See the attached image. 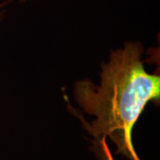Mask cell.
Here are the masks:
<instances>
[{
	"label": "cell",
	"mask_w": 160,
	"mask_h": 160,
	"mask_svg": "<svg viewBox=\"0 0 160 160\" xmlns=\"http://www.w3.org/2000/svg\"><path fill=\"white\" fill-rule=\"evenodd\" d=\"M92 150L96 155L98 160H114L105 137L93 139Z\"/></svg>",
	"instance_id": "7a4b0ae2"
},
{
	"label": "cell",
	"mask_w": 160,
	"mask_h": 160,
	"mask_svg": "<svg viewBox=\"0 0 160 160\" xmlns=\"http://www.w3.org/2000/svg\"><path fill=\"white\" fill-rule=\"evenodd\" d=\"M142 51L141 44L126 43L102 64L100 86L86 79L75 85L76 101L96 117L87 123L79 115L85 128L93 139L109 137L117 153L129 160H141L132 144V129L149 102L160 98V77L145 70Z\"/></svg>",
	"instance_id": "6da1fadb"
}]
</instances>
